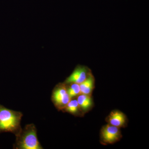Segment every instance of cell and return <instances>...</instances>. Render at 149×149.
<instances>
[{"label": "cell", "mask_w": 149, "mask_h": 149, "mask_svg": "<svg viewBox=\"0 0 149 149\" xmlns=\"http://www.w3.org/2000/svg\"><path fill=\"white\" fill-rule=\"evenodd\" d=\"M22 116L20 112L8 109L0 104V133L10 132L16 136L22 129Z\"/></svg>", "instance_id": "obj_1"}, {"label": "cell", "mask_w": 149, "mask_h": 149, "mask_svg": "<svg viewBox=\"0 0 149 149\" xmlns=\"http://www.w3.org/2000/svg\"><path fill=\"white\" fill-rule=\"evenodd\" d=\"M14 148L18 149H42L37 137V130L33 124L26 125L16 135Z\"/></svg>", "instance_id": "obj_2"}, {"label": "cell", "mask_w": 149, "mask_h": 149, "mask_svg": "<svg viewBox=\"0 0 149 149\" xmlns=\"http://www.w3.org/2000/svg\"><path fill=\"white\" fill-rule=\"evenodd\" d=\"M52 98L56 106L60 109H65L71 100L64 85H58L55 88Z\"/></svg>", "instance_id": "obj_3"}, {"label": "cell", "mask_w": 149, "mask_h": 149, "mask_svg": "<svg viewBox=\"0 0 149 149\" xmlns=\"http://www.w3.org/2000/svg\"><path fill=\"white\" fill-rule=\"evenodd\" d=\"M90 73L91 70L87 67L78 65L71 74L67 78L65 83L68 84H81L86 80Z\"/></svg>", "instance_id": "obj_4"}, {"label": "cell", "mask_w": 149, "mask_h": 149, "mask_svg": "<svg viewBox=\"0 0 149 149\" xmlns=\"http://www.w3.org/2000/svg\"><path fill=\"white\" fill-rule=\"evenodd\" d=\"M101 136L104 143L109 144L115 143L121 137L119 128L108 124L102 129Z\"/></svg>", "instance_id": "obj_5"}, {"label": "cell", "mask_w": 149, "mask_h": 149, "mask_svg": "<svg viewBox=\"0 0 149 149\" xmlns=\"http://www.w3.org/2000/svg\"><path fill=\"white\" fill-rule=\"evenodd\" d=\"M108 121L110 125L120 128L125 125L126 117L125 115L121 112L115 111L109 115Z\"/></svg>", "instance_id": "obj_6"}, {"label": "cell", "mask_w": 149, "mask_h": 149, "mask_svg": "<svg viewBox=\"0 0 149 149\" xmlns=\"http://www.w3.org/2000/svg\"><path fill=\"white\" fill-rule=\"evenodd\" d=\"M94 78L91 72L86 80L79 84L81 94L90 95L94 88Z\"/></svg>", "instance_id": "obj_7"}, {"label": "cell", "mask_w": 149, "mask_h": 149, "mask_svg": "<svg viewBox=\"0 0 149 149\" xmlns=\"http://www.w3.org/2000/svg\"><path fill=\"white\" fill-rule=\"evenodd\" d=\"M79 107L84 111L87 110L92 105V101L90 95L81 94L77 100Z\"/></svg>", "instance_id": "obj_8"}, {"label": "cell", "mask_w": 149, "mask_h": 149, "mask_svg": "<svg viewBox=\"0 0 149 149\" xmlns=\"http://www.w3.org/2000/svg\"><path fill=\"white\" fill-rule=\"evenodd\" d=\"M79 104L77 102V100H70V101L67 104L65 108L66 111L72 114H75L78 111L79 108Z\"/></svg>", "instance_id": "obj_9"}, {"label": "cell", "mask_w": 149, "mask_h": 149, "mask_svg": "<svg viewBox=\"0 0 149 149\" xmlns=\"http://www.w3.org/2000/svg\"><path fill=\"white\" fill-rule=\"evenodd\" d=\"M69 88L67 89V92L70 98L81 94L80 85L77 83H71Z\"/></svg>", "instance_id": "obj_10"}]
</instances>
